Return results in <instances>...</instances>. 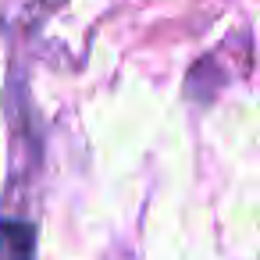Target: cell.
I'll return each mask as SVG.
<instances>
[{
    "label": "cell",
    "mask_w": 260,
    "mask_h": 260,
    "mask_svg": "<svg viewBox=\"0 0 260 260\" xmlns=\"http://www.w3.org/2000/svg\"><path fill=\"white\" fill-rule=\"evenodd\" d=\"M36 224L29 221H0V260H32Z\"/></svg>",
    "instance_id": "6da1fadb"
}]
</instances>
